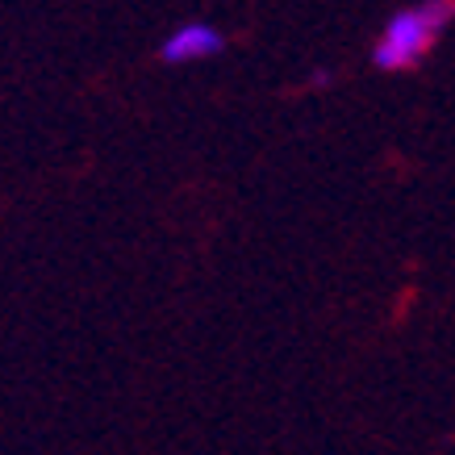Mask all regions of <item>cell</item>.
Returning <instances> with one entry per match:
<instances>
[{"instance_id": "cell-2", "label": "cell", "mask_w": 455, "mask_h": 455, "mask_svg": "<svg viewBox=\"0 0 455 455\" xmlns=\"http://www.w3.org/2000/svg\"><path fill=\"white\" fill-rule=\"evenodd\" d=\"M221 46H226V38H221L213 26L188 21V26H180L176 34H167V42L159 46V59H164V63H193V59L218 55Z\"/></svg>"}, {"instance_id": "cell-1", "label": "cell", "mask_w": 455, "mask_h": 455, "mask_svg": "<svg viewBox=\"0 0 455 455\" xmlns=\"http://www.w3.org/2000/svg\"><path fill=\"white\" fill-rule=\"evenodd\" d=\"M455 17V0H422L414 9H401L388 17L385 34L376 42V68L380 71H405L430 51V42L439 38L447 21Z\"/></svg>"}]
</instances>
